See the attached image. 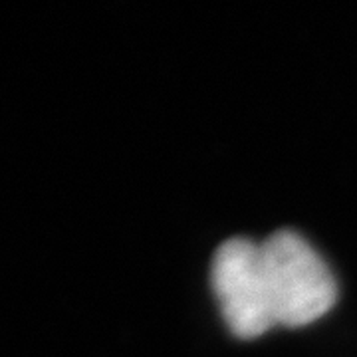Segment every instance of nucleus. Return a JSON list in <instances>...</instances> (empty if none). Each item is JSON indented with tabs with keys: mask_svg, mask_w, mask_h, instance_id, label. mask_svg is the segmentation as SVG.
<instances>
[{
	"mask_svg": "<svg viewBox=\"0 0 357 357\" xmlns=\"http://www.w3.org/2000/svg\"><path fill=\"white\" fill-rule=\"evenodd\" d=\"M211 278L232 335L255 340L276 326L260 244L244 236L225 241L213 258Z\"/></svg>",
	"mask_w": 357,
	"mask_h": 357,
	"instance_id": "obj_2",
	"label": "nucleus"
},
{
	"mask_svg": "<svg viewBox=\"0 0 357 357\" xmlns=\"http://www.w3.org/2000/svg\"><path fill=\"white\" fill-rule=\"evenodd\" d=\"M260 248L276 324L304 328L332 310L337 300L335 278L304 236L278 230Z\"/></svg>",
	"mask_w": 357,
	"mask_h": 357,
	"instance_id": "obj_1",
	"label": "nucleus"
}]
</instances>
